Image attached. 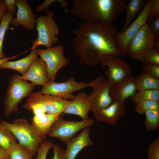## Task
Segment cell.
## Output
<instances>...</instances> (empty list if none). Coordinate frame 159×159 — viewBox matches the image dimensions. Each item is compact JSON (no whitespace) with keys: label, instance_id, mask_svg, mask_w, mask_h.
I'll return each mask as SVG.
<instances>
[{"label":"cell","instance_id":"obj_1","mask_svg":"<svg viewBox=\"0 0 159 159\" xmlns=\"http://www.w3.org/2000/svg\"><path fill=\"white\" fill-rule=\"evenodd\" d=\"M116 27L113 25H101L86 22L79 24L72 30L73 45L79 56V63L90 66L100 63L103 57L125 55L118 45L115 38Z\"/></svg>","mask_w":159,"mask_h":159},{"label":"cell","instance_id":"obj_2","mask_svg":"<svg viewBox=\"0 0 159 159\" xmlns=\"http://www.w3.org/2000/svg\"><path fill=\"white\" fill-rule=\"evenodd\" d=\"M125 0H73L69 14L90 23L112 25L125 11Z\"/></svg>","mask_w":159,"mask_h":159},{"label":"cell","instance_id":"obj_3","mask_svg":"<svg viewBox=\"0 0 159 159\" xmlns=\"http://www.w3.org/2000/svg\"><path fill=\"white\" fill-rule=\"evenodd\" d=\"M1 122L12 133L19 143L30 150L34 156L40 144L46 139L26 119H16L12 123L3 120Z\"/></svg>","mask_w":159,"mask_h":159},{"label":"cell","instance_id":"obj_4","mask_svg":"<svg viewBox=\"0 0 159 159\" xmlns=\"http://www.w3.org/2000/svg\"><path fill=\"white\" fill-rule=\"evenodd\" d=\"M14 74L9 80L8 87L4 100V115L7 117L16 112L19 102L32 93L35 85L20 78Z\"/></svg>","mask_w":159,"mask_h":159},{"label":"cell","instance_id":"obj_5","mask_svg":"<svg viewBox=\"0 0 159 159\" xmlns=\"http://www.w3.org/2000/svg\"><path fill=\"white\" fill-rule=\"evenodd\" d=\"M46 11L47 15L39 16L37 18L36 28L38 37L33 41L32 49L41 45L47 49L50 48L59 40L57 36L59 34V30L53 17L54 11L47 10Z\"/></svg>","mask_w":159,"mask_h":159},{"label":"cell","instance_id":"obj_6","mask_svg":"<svg viewBox=\"0 0 159 159\" xmlns=\"http://www.w3.org/2000/svg\"><path fill=\"white\" fill-rule=\"evenodd\" d=\"M157 37L147 23L129 42L126 55L140 61L145 54L154 47Z\"/></svg>","mask_w":159,"mask_h":159},{"label":"cell","instance_id":"obj_7","mask_svg":"<svg viewBox=\"0 0 159 159\" xmlns=\"http://www.w3.org/2000/svg\"><path fill=\"white\" fill-rule=\"evenodd\" d=\"M93 80L90 82L77 81L73 77H70L66 81L56 82L54 81H49L43 86L42 89L39 91L43 94L52 95L67 100H73L74 95L73 92L80 90L85 88L92 87L94 84Z\"/></svg>","mask_w":159,"mask_h":159},{"label":"cell","instance_id":"obj_8","mask_svg":"<svg viewBox=\"0 0 159 159\" xmlns=\"http://www.w3.org/2000/svg\"><path fill=\"white\" fill-rule=\"evenodd\" d=\"M63 46L60 44L54 47L42 49H36L37 55L46 63V72L49 81H54L58 72L69 62L64 54Z\"/></svg>","mask_w":159,"mask_h":159},{"label":"cell","instance_id":"obj_9","mask_svg":"<svg viewBox=\"0 0 159 159\" xmlns=\"http://www.w3.org/2000/svg\"><path fill=\"white\" fill-rule=\"evenodd\" d=\"M61 115L54 122L47 136L57 138L66 143L79 131L94 124V120L92 119L81 121H67Z\"/></svg>","mask_w":159,"mask_h":159},{"label":"cell","instance_id":"obj_10","mask_svg":"<svg viewBox=\"0 0 159 159\" xmlns=\"http://www.w3.org/2000/svg\"><path fill=\"white\" fill-rule=\"evenodd\" d=\"M93 80V90L89 96L91 110L93 114L107 107L112 103L110 95L112 85L109 82L100 75Z\"/></svg>","mask_w":159,"mask_h":159},{"label":"cell","instance_id":"obj_11","mask_svg":"<svg viewBox=\"0 0 159 159\" xmlns=\"http://www.w3.org/2000/svg\"><path fill=\"white\" fill-rule=\"evenodd\" d=\"M153 0H147L138 17L124 31L117 32L115 38L117 43L125 55L128 43L132 38L146 23Z\"/></svg>","mask_w":159,"mask_h":159},{"label":"cell","instance_id":"obj_12","mask_svg":"<svg viewBox=\"0 0 159 159\" xmlns=\"http://www.w3.org/2000/svg\"><path fill=\"white\" fill-rule=\"evenodd\" d=\"M100 63L107 68L106 72L107 80L112 85L121 81L131 74V69L125 60L113 55L103 57Z\"/></svg>","mask_w":159,"mask_h":159},{"label":"cell","instance_id":"obj_13","mask_svg":"<svg viewBox=\"0 0 159 159\" xmlns=\"http://www.w3.org/2000/svg\"><path fill=\"white\" fill-rule=\"evenodd\" d=\"M71 102V100L52 95L43 94L38 92H32L23 107L24 108L31 105L38 104L43 106L46 113H62Z\"/></svg>","mask_w":159,"mask_h":159},{"label":"cell","instance_id":"obj_14","mask_svg":"<svg viewBox=\"0 0 159 159\" xmlns=\"http://www.w3.org/2000/svg\"><path fill=\"white\" fill-rule=\"evenodd\" d=\"M16 17L13 18L10 25L12 27L21 26L28 30H33L36 25L37 18L27 0H16Z\"/></svg>","mask_w":159,"mask_h":159},{"label":"cell","instance_id":"obj_15","mask_svg":"<svg viewBox=\"0 0 159 159\" xmlns=\"http://www.w3.org/2000/svg\"><path fill=\"white\" fill-rule=\"evenodd\" d=\"M127 110L124 102H112L107 107L98 110L93 115L96 121L114 125L125 115Z\"/></svg>","mask_w":159,"mask_h":159},{"label":"cell","instance_id":"obj_16","mask_svg":"<svg viewBox=\"0 0 159 159\" xmlns=\"http://www.w3.org/2000/svg\"><path fill=\"white\" fill-rule=\"evenodd\" d=\"M137 90L135 77L131 74L111 85L110 95L112 102H124L127 99L132 96Z\"/></svg>","mask_w":159,"mask_h":159},{"label":"cell","instance_id":"obj_17","mask_svg":"<svg viewBox=\"0 0 159 159\" xmlns=\"http://www.w3.org/2000/svg\"><path fill=\"white\" fill-rule=\"evenodd\" d=\"M47 64L45 62L37 56L31 63L27 72L19 77L29 80L34 85L44 86L49 81L46 72Z\"/></svg>","mask_w":159,"mask_h":159},{"label":"cell","instance_id":"obj_18","mask_svg":"<svg viewBox=\"0 0 159 159\" xmlns=\"http://www.w3.org/2000/svg\"><path fill=\"white\" fill-rule=\"evenodd\" d=\"M90 132L89 127H86L76 136L72 137L66 143V159H74L83 148L94 144L90 139Z\"/></svg>","mask_w":159,"mask_h":159},{"label":"cell","instance_id":"obj_19","mask_svg":"<svg viewBox=\"0 0 159 159\" xmlns=\"http://www.w3.org/2000/svg\"><path fill=\"white\" fill-rule=\"evenodd\" d=\"M89 96L85 92H78L62 114L76 115L80 116L82 120L88 119V113L91 110Z\"/></svg>","mask_w":159,"mask_h":159},{"label":"cell","instance_id":"obj_20","mask_svg":"<svg viewBox=\"0 0 159 159\" xmlns=\"http://www.w3.org/2000/svg\"><path fill=\"white\" fill-rule=\"evenodd\" d=\"M37 56L36 49H32L28 56L20 60L13 62L8 60L4 62L0 66V68L15 70L23 75L27 72L31 63Z\"/></svg>","mask_w":159,"mask_h":159},{"label":"cell","instance_id":"obj_21","mask_svg":"<svg viewBox=\"0 0 159 159\" xmlns=\"http://www.w3.org/2000/svg\"><path fill=\"white\" fill-rule=\"evenodd\" d=\"M62 114L46 113L40 118L32 119L31 124L40 134L46 138L54 122Z\"/></svg>","mask_w":159,"mask_h":159},{"label":"cell","instance_id":"obj_22","mask_svg":"<svg viewBox=\"0 0 159 159\" xmlns=\"http://www.w3.org/2000/svg\"><path fill=\"white\" fill-rule=\"evenodd\" d=\"M137 90L138 91L159 89V79L143 72L135 77Z\"/></svg>","mask_w":159,"mask_h":159},{"label":"cell","instance_id":"obj_23","mask_svg":"<svg viewBox=\"0 0 159 159\" xmlns=\"http://www.w3.org/2000/svg\"><path fill=\"white\" fill-rule=\"evenodd\" d=\"M145 0H129L126 3V19L122 28L120 31L125 30L137 14L144 6Z\"/></svg>","mask_w":159,"mask_h":159},{"label":"cell","instance_id":"obj_24","mask_svg":"<svg viewBox=\"0 0 159 159\" xmlns=\"http://www.w3.org/2000/svg\"><path fill=\"white\" fill-rule=\"evenodd\" d=\"M8 153L10 159H32L34 156L30 150L16 142L11 144Z\"/></svg>","mask_w":159,"mask_h":159},{"label":"cell","instance_id":"obj_25","mask_svg":"<svg viewBox=\"0 0 159 159\" xmlns=\"http://www.w3.org/2000/svg\"><path fill=\"white\" fill-rule=\"evenodd\" d=\"M130 99L132 102L136 104L148 100L159 101V89L139 91L131 97Z\"/></svg>","mask_w":159,"mask_h":159},{"label":"cell","instance_id":"obj_26","mask_svg":"<svg viewBox=\"0 0 159 159\" xmlns=\"http://www.w3.org/2000/svg\"><path fill=\"white\" fill-rule=\"evenodd\" d=\"M17 139L12 133L0 122V147L8 152L10 146Z\"/></svg>","mask_w":159,"mask_h":159},{"label":"cell","instance_id":"obj_27","mask_svg":"<svg viewBox=\"0 0 159 159\" xmlns=\"http://www.w3.org/2000/svg\"><path fill=\"white\" fill-rule=\"evenodd\" d=\"M144 114L146 118L144 125L146 130H157L159 126V110H148Z\"/></svg>","mask_w":159,"mask_h":159},{"label":"cell","instance_id":"obj_28","mask_svg":"<svg viewBox=\"0 0 159 159\" xmlns=\"http://www.w3.org/2000/svg\"><path fill=\"white\" fill-rule=\"evenodd\" d=\"M14 16V14L6 12L0 23V59L6 57L3 54L2 45L5 34L9 28L10 23Z\"/></svg>","mask_w":159,"mask_h":159},{"label":"cell","instance_id":"obj_29","mask_svg":"<svg viewBox=\"0 0 159 159\" xmlns=\"http://www.w3.org/2000/svg\"><path fill=\"white\" fill-rule=\"evenodd\" d=\"M150 110H159V101L148 100L136 104L135 110L140 115L144 114L145 111Z\"/></svg>","mask_w":159,"mask_h":159},{"label":"cell","instance_id":"obj_30","mask_svg":"<svg viewBox=\"0 0 159 159\" xmlns=\"http://www.w3.org/2000/svg\"><path fill=\"white\" fill-rule=\"evenodd\" d=\"M140 61L144 64L159 66V51L153 47L145 54Z\"/></svg>","mask_w":159,"mask_h":159},{"label":"cell","instance_id":"obj_31","mask_svg":"<svg viewBox=\"0 0 159 159\" xmlns=\"http://www.w3.org/2000/svg\"><path fill=\"white\" fill-rule=\"evenodd\" d=\"M54 145L50 140L46 139L44 140L37 150V155L36 159H46L48 152L53 148Z\"/></svg>","mask_w":159,"mask_h":159},{"label":"cell","instance_id":"obj_32","mask_svg":"<svg viewBox=\"0 0 159 159\" xmlns=\"http://www.w3.org/2000/svg\"><path fill=\"white\" fill-rule=\"evenodd\" d=\"M147 159H159V137L153 141L148 149Z\"/></svg>","mask_w":159,"mask_h":159},{"label":"cell","instance_id":"obj_33","mask_svg":"<svg viewBox=\"0 0 159 159\" xmlns=\"http://www.w3.org/2000/svg\"><path fill=\"white\" fill-rule=\"evenodd\" d=\"M143 72L150 76L159 79V66L152 64H144L142 67Z\"/></svg>","mask_w":159,"mask_h":159},{"label":"cell","instance_id":"obj_34","mask_svg":"<svg viewBox=\"0 0 159 159\" xmlns=\"http://www.w3.org/2000/svg\"><path fill=\"white\" fill-rule=\"evenodd\" d=\"M59 1L60 3L61 6L65 7L67 5V2L64 0H46L40 5L37 6L35 10L36 12L48 10L50 4L53 2Z\"/></svg>","mask_w":159,"mask_h":159},{"label":"cell","instance_id":"obj_35","mask_svg":"<svg viewBox=\"0 0 159 159\" xmlns=\"http://www.w3.org/2000/svg\"><path fill=\"white\" fill-rule=\"evenodd\" d=\"M147 23L152 32L157 37L159 36V16L149 18H148Z\"/></svg>","mask_w":159,"mask_h":159},{"label":"cell","instance_id":"obj_36","mask_svg":"<svg viewBox=\"0 0 159 159\" xmlns=\"http://www.w3.org/2000/svg\"><path fill=\"white\" fill-rule=\"evenodd\" d=\"M53 148L54 154L52 159H66L65 150L62 149L57 144L54 145Z\"/></svg>","mask_w":159,"mask_h":159},{"label":"cell","instance_id":"obj_37","mask_svg":"<svg viewBox=\"0 0 159 159\" xmlns=\"http://www.w3.org/2000/svg\"><path fill=\"white\" fill-rule=\"evenodd\" d=\"M159 16V0H153L148 18H151Z\"/></svg>","mask_w":159,"mask_h":159},{"label":"cell","instance_id":"obj_38","mask_svg":"<svg viewBox=\"0 0 159 159\" xmlns=\"http://www.w3.org/2000/svg\"><path fill=\"white\" fill-rule=\"evenodd\" d=\"M3 1L6 7L7 12L14 14L16 12V0H4Z\"/></svg>","mask_w":159,"mask_h":159},{"label":"cell","instance_id":"obj_39","mask_svg":"<svg viewBox=\"0 0 159 159\" xmlns=\"http://www.w3.org/2000/svg\"><path fill=\"white\" fill-rule=\"evenodd\" d=\"M7 11V8L3 0H0V22L1 21Z\"/></svg>","mask_w":159,"mask_h":159},{"label":"cell","instance_id":"obj_40","mask_svg":"<svg viewBox=\"0 0 159 159\" xmlns=\"http://www.w3.org/2000/svg\"><path fill=\"white\" fill-rule=\"evenodd\" d=\"M0 159H10V155L8 152L0 147Z\"/></svg>","mask_w":159,"mask_h":159},{"label":"cell","instance_id":"obj_41","mask_svg":"<svg viewBox=\"0 0 159 159\" xmlns=\"http://www.w3.org/2000/svg\"><path fill=\"white\" fill-rule=\"evenodd\" d=\"M154 47L159 51V38L157 37L155 43Z\"/></svg>","mask_w":159,"mask_h":159},{"label":"cell","instance_id":"obj_42","mask_svg":"<svg viewBox=\"0 0 159 159\" xmlns=\"http://www.w3.org/2000/svg\"><path fill=\"white\" fill-rule=\"evenodd\" d=\"M16 56H15L13 57L9 58H5L3 59H0V66L4 62L7 61L8 60L14 58L16 57Z\"/></svg>","mask_w":159,"mask_h":159},{"label":"cell","instance_id":"obj_43","mask_svg":"<svg viewBox=\"0 0 159 159\" xmlns=\"http://www.w3.org/2000/svg\"></svg>","mask_w":159,"mask_h":159},{"label":"cell","instance_id":"obj_44","mask_svg":"<svg viewBox=\"0 0 159 159\" xmlns=\"http://www.w3.org/2000/svg\"></svg>","mask_w":159,"mask_h":159}]
</instances>
